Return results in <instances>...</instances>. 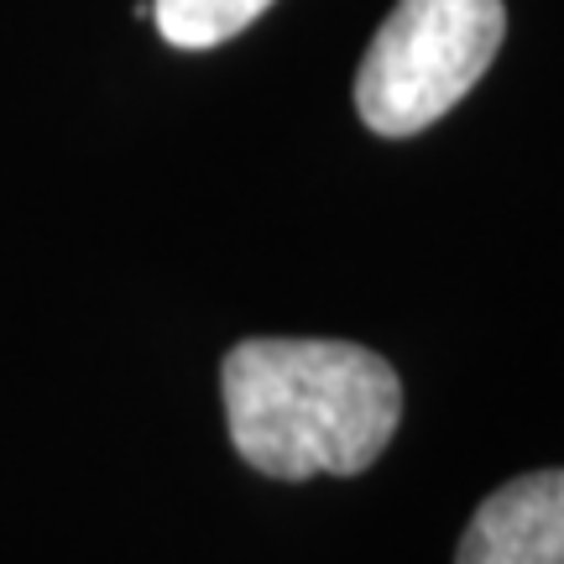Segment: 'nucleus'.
<instances>
[{
    "label": "nucleus",
    "mask_w": 564,
    "mask_h": 564,
    "mask_svg": "<svg viewBox=\"0 0 564 564\" xmlns=\"http://www.w3.org/2000/svg\"><path fill=\"white\" fill-rule=\"evenodd\" d=\"M230 444L272 481L361 476L398 419V371L350 340H241L220 366Z\"/></svg>",
    "instance_id": "1"
},
{
    "label": "nucleus",
    "mask_w": 564,
    "mask_h": 564,
    "mask_svg": "<svg viewBox=\"0 0 564 564\" xmlns=\"http://www.w3.org/2000/svg\"><path fill=\"white\" fill-rule=\"evenodd\" d=\"M507 32L502 0H398L356 68V110L377 137H413L481 84Z\"/></svg>",
    "instance_id": "2"
},
{
    "label": "nucleus",
    "mask_w": 564,
    "mask_h": 564,
    "mask_svg": "<svg viewBox=\"0 0 564 564\" xmlns=\"http://www.w3.org/2000/svg\"><path fill=\"white\" fill-rule=\"evenodd\" d=\"M455 564H564V470H533L491 491Z\"/></svg>",
    "instance_id": "3"
},
{
    "label": "nucleus",
    "mask_w": 564,
    "mask_h": 564,
    "mask_svg": "<svg viewBox=\"0 0 564 564\" xmlns=\"http://www.w3.org/2000/svg\"><path fill=\"white\" fill-rule=\"evenodd\" d=\"M272 0H152V21L173 47H220L246 32Z\"/></svg>",
    "instance_id": "4"
}]
</instances>
